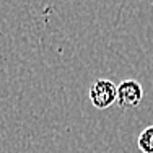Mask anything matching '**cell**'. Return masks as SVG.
<instances>
[{
  "mask_svg": "<svg viewBox=\"0 0 153 153\" xmlns=\"http://www.w3.org/2000/svg\"><path fill=\"white\" fill-rule=\"evenodd\" d=\"M143 100V88L137 80H124L117 85V106L121 109L135 108Z\"/></svg>",
  "mask_w": 153,
  "mask_h": 153,
  "instance_id": "cell-2",
  "label": "cell"
},
{
  "mask_svg": "<svg viewBox=\"0 0 153 153\" xmlns=\"http://www.w3.org/2000/svg\"><path fill=\"white\" fill-rule=\"evenodd\" d=\"M138 150L142 153H153V126H148L137 138Z\"/></svg>",
  "mask_w": 153,
  "mask_h": 153,
  "instance_id": "cell-3",
  "label": "cell"
},
{
  "mask_svg": "<svg viewBox=\"0 0 153 153\" xmlns=\"http://www.w3.org/2000/svg\"><path fill=\"white\" fill-rule=\"evenodd\" d=\"M88 98L96 109H108L117 103V85L106 78H98L91 83L88 90Z\"/></svg>",
  "mask_w": 153,
  "mask_h": 153,
  "instance_id": "cell-1",
  "label": "cell"
}]
</instances>
